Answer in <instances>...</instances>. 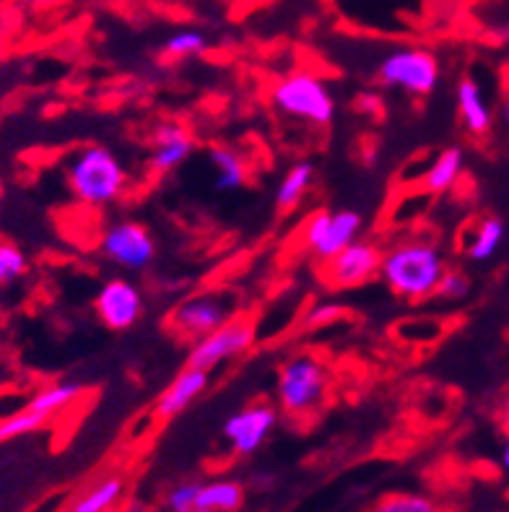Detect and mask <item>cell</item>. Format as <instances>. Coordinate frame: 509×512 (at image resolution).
Listing matches in <instances>:
<instances>
[{
	"label": "cell",
	"mask_w": 509,
	"mask_h": 512,
	"mask_svg": "<svg viewBox=\"0 0 509 512\" xmlns=\"http://www.w3.org/2000/svg\"><path fill=\"white\" fill-rule=\"evenodd\" d=\"M447 271L450 268L442 247L426 237L400 240L382 253V281L390 292L406 302H424L434 297Z\"/></svg>",
	"instance_id": "obj_1"
},
{
	"label": "cell",
	"mask_w": 509,
	"mask_h": 512,
	"mask_svg": "<svg viewBox=\"0 0 509 512\" xmlns=\"http://www.w3.org/2000/svg\"><path fill=\"white\" fill-rule=\"evenodd\" d=\"M65 180L86 206H112L128 190L130 175L120 156L107 146H84L65 164Z\"/></svg>",
	"instance_id": "obj_2"
},
{
	"label": "cell",
	"mask_w": 509,
	"mask_h": 512,
	"mask_svg": "<svg viewBox=\"0 0 509 512\" xmlns=\"http://www.w3.org/2000/svg\"><path fill=\"white\" fill-rule=\"evenodd\" d=\"M273 110L291 120H302L310 125H330L336 117V97L323 78L312 73H289L278 78L271 89Z\"/></svg>",
	"instance_id": "obj_3"
},
{
	"label": "cell",
	"mask_w": 509,
	"mask_h": 512,
	"mask_svg": "<svg viewBox=\"0 0 509 512\" xmlns=\"http://www.w3.org/2000/svg\"><path fill=\"white\" fill-rule=\"evenodd\" d=\"M330 372L315 354H294L278 370V406L289 416L320 409L328 393Z\"/></svg>",
	"instance_id": "obj_4"
},
{
	"label": "cell",
	"mask_w": 509,
	"mask_h": 512,
	"mask_svg": "<svg viewBox=\"0 0 509 512\" xmlns=\"http://www.w3.org/2000/svg\"><path fill=\"white\" fill-rule=\"evenodd\" d=\"M377 81L408 97H429L439 86V60L424 47H398L377 63Z\"/></svg>",
	"instance_id": "obj_5"
},
{
	"label": "cell",
	"mask_w": 509,
	"mask_h": 512,
	"mask_svg": "<svg viewBox=\"0 0 509 512\" xmlns=\"http://www.w3.org/2000/svg\"><path fill=\"white\" fill-rule=\"evenodd\" d=\"M239 299L232 292H198L185 297L169 312V328L185 341H200L232 318H237Z\"/></svg>",
	"instance_id": "obj_6"
},
{
	"label": "cell",
	"mask_w": 509,
	"mask_h": 512,
	"mask_svg": "<svg viewBox=\"0 0 509 512\" xmlns=\"http://www.w3.org/2000/svg\"><path fill=\"white\" fill-rule=\"evenodd\" d=\"M361 232H364V216L354 208L317 211L304 224L302 242L317 260L328 263L330 258H336L341 253L343 247L359 240Z\"/></svg>",
	"instance_id": "obj_7"
},
{
	"label": "cell",
	"mask_w": 509,
	"mask_h": 512,
	"mask_svg": "<svg viewBox=\"0 0 509 512\" xmlns=\"http://www.w3.org/2000/svg\"><path fill=\"white\" fill-rule=\"evenodd\" d=\"M99 250L112 266L128 273L149 271L156 260L154 234L138 221H115L112 227L104 229Z\"/></svg>",
	"instance_id": "obj_8"
},
{
	"label": "cell",
	"mask_w": 509,
	"mask_h": 512,
	"mask_svg": "<svg viewBox=\"0 0 509 512\" xmlns=\"http://www.w3.org/2000/svg\"><path fill=\"white\" fill-rule=\"evenodd\" d=\"M255 336H258L255 333V320L247 318V315H237V318H232L213 333H208L206 338L195 341L187 364L211 372L213 367H219V364L242 357L245 351H250V346L255 344Z\"/></svg>",
	"instance_id": "obj_9"
},
{
	"label": "cell",
	"mask_w": 509,
	"mask_h": 512,
	"mask_svg": "<svg viewBox=\"0 0 509 512\" xmlns=\"http://www.w3.org/2000/svg\"><path fill=\"white\" fill-rule=\"evenodd\" d=\"M276 424L278 411L273 409L271 403H250L245 409L226 416L221 435H224L226 445L232 448V453L242 455V458H250L273 435Z\"/></svg>",
	"instance_id": "obj_10"
},
{
	"label": "cell",
	"mask_w": 509,
	"mask_h": 512,
	"mask_svg": "<svg viewBox=\"0 0 509 512\" xmlns=\"http://www.w3.org/2000/svg\"><path fill=\"white\" fill-rule=\"evenodd\" d=\"M382 250L374 242L356 240L325 263V281L336 289H356L380 276Z\"/></svg>",
	"instance_id": "obj_11"
},
{
	"label": "cell",
	"mask_w": 509,
	"mask_h": 512,
	"mask_svg": "<svg viewBox=\"0 0 509 512\" xmlns=\"http://www.w3.org/2000/svg\"><path fill=\"white\" fill-rule=\"evenodd\" d=\"M94 310L110 331H128L141 320L143 294L133 281L110 279L94 297Z\"/></svg>",
	"instance_id": "obj_12"
},
{
	"label": "cell",
	"mask_w": 509,
	"mask_h": 512,
	"mask_svg": "<svg viewBox=\"0 0 509 512\" xmlns=\"http://www.w3.org/2000/svg\"><path fill=\"white\" fill-rule=\"evenodd\" d=\"M195 141L187 133L185 125L174 123H159L154 130V143H151V156L149 167L154 169L156 175H167L174 172L177 167L187 162V156L193 154Z\"/></svg>",
	"instance_id": "obj_13"
},
{
	"label": "cell",
	"mask_w": 509,
	"mask_h": 512,
	"mask_svg": "<svg viewBox=\"0 0 509 512\" xmlns=\"http://www.w3.org/2000/svg\"><path fill=\"white\" fill-rule=\"evenodd\" d=\"M208 383H211V372L187 364L185 370L174 377L172 385L159 396V401H156L154 406V416L156 419H162V422L180 416L182 411L190 409V406L206 393Z\"/></svg>",
	"instance_id": "obj_14"
},
{
	"label": "cell",
	"mask_w": 509,
	"mask_h": 512,
	"mask_svg": "<svg viewBox=\"0 0 509 512\" xmlns=\"http://www.w3.org/2000/svg\"><path fill=\"white\" fill-rule=\"evenodd\" d=\"M455 102H458V115L463 128L471 136H486L494 125V110L484 94V86L476 78L463 76L455 89Z\"/></svg>",
	"instance_id": "obj_15"
},
{
	"label": "cell",
	"mask_w": 509,
	"mask_h": 512,
	"mask_svg": "<svg viewBox=\"0 0 509 512\" xmlns=\"http://www.w3.org/2000/svg\"><path fill=\"white\" fill-rule=\"evenodd\" d=\"M465 167H468V156H465V151L460 149V146H450V149L442 151V154L424 169V175H421V188L429 195L447 193V190H452L458 185Z\"/></svg>",
	"instance_id": "obj_16"
},
{
	"label": "cell",
	"mask_w": 509,
	"mask_h": 512,
	"mask_svg": "<svg viewBox=\"0 0 509 512\" xmlns=\"http://www.w3.org/2000/svg\"><path fill=\"white\" fill-rule=\"evenodd\" d=\"M504 237H507L504 221L499 216H486L471 232V240L465 245V258L471 263H489L502 250Z\"/></svg>",
	"instance_id": "obj_17"
},
{
	"label": "cell",
	"mask_w": 509,
	"mask_h": 512,
	"mask_svg": "<svg viewBox=\"0 0 509 512\" xmlns=\"http://www.w3.org/2000/svg\"><path fill=\"white\" fill-rule=\"evenodd\" d=\"M123 494V476H104L97 484H91L84 494H78L68 512H112L117 507V502L123 500Z\"/></svg>",
	"instance_id": "obj_18"
},
{
	"label": "cell",
	"mask_w": 509,
	"mask_h": 512,
	"mask_svg": "<svg viewBox=\"0 0 509 512\" xmlns=\"http://www.w3.org/2000/svg\"><path fill=\"white\" fill-rule=\"evenodd\" d=\"M315 175H317L315 164L307 162V159L294 164V167L284 175L281 185H278V193H276L278 211H294V208L307 198L312 185H315Z\"/></svg>",
	"instance_id": "obj_19"
},
{
	"label": "cell",
	"mask_w": 509,
	"mask_h": 512,
	"mask_svg": "<svg viewBox=\"0 0 509 512\" xmlns=\"http://www.w3.org/2000/svg\"><path fill=\"white\" fill-rule=\"evenodd\" d=\"M208 159H211L213 164L216 188H219L221 193H232V190H239L247 182V164L239 151L226 149V146H213V149L208 151Z\"/></svg>",
	"instance_id": "obj_20"
},
{
	"label": "cell",
	"mask_w": 509,
	"mask_h": 512,
	"mask_svg": "<svg viewBox=\"0 0 509 512\" xmlns=\"http://www.w3.org/2000/svg\"><path fill=\"white\" fill-rule=\"evenodd\" d=\"M245 502V489L239 481L216 479L200 484L198 507L208 512H237Z\"/></svg>",
	"instance_id": "obj_21"
},
{
	"label": "cell",
	"mask_w": 509,
	"mask_h": 512,
	"mask_svg": "<svg viewBox=\"0 0 509 512\" xmlns=\"http://www.w3.org/2000/svg\"><path fill=\"white\" fill-rule=\"evenodd\" d=\"M84 396V385L81 383H55L47 385L45 390H39L32 401L26 403L32 411H39L45 416H55L58 411L68 409L73 401Z\"/></svg>",
	"instance_id": "obj_22"
},
{
	"label": "cell",
	"mask_w": 509,
	"mask_h": 512,
	"mask_svg": "<svg viewBox=\"0 0 509 512\" xmlns=\"http://www.w3.org/2000/svg\"><path fill=\"white\" fill-rule=\"evenodd\" d=\"M208 47H211V42H208V37L200 29H182V32H174L164 42V55L174 60H187L208 52Z\"/></svg>",
	"instance_id": "obj_23"
},
{
	"label": "cell",
	"mask_w": 509,
	"mask_h": 512,
	"mask_svg": "<svg viewBox=\"0 0 509 512\" xmlns=\"http://www.w3.org/2000/svg\"><path fill=\"white\" fill-rule=\"evenodd\" d=\"M367 512H442V507L432 497H426V494L398 492L377 500Z\"/></svg>",
	"instance_id": "obj_24"
},
{
	"label": "cell",
	"mask_w": 509,
	"mask_h": 512,
	"mask_svg": "<svg viewBox=\"0 0 509 512\" xmlns=\"http://www.w3.org/2000/svg\"><path fill=\"white\" fill-rule=\"evenodd\" d=\"M47 422H50V416L39 414V411H32L26 406V409L16 411V414L0 419V445L8 440H16V437L32 435V432L45 427Z\"/></svg>",
	"instance_id": "obj_25"
},
{
	"label": "cell",
	"mask_w": 509,
	"mask_h": 512,
	"mask_svg": "<svg viewBox=\"0 0 509 512\" xmlns=\"http://www.w3.org/2000/svg\"><path fill=\"white\" fill-rule=\"evenodd\" d=\"M26 268V255L21 247L11 245V242H0V286L16 284L19 279H24Z\"/></svg>",
	"instance_id": "obj_26"
},
{
	"label": "cell",
	"mask_w": 509,
	"mask_h": 512,
	"mask_svg": "<svg viewBox=\"0 0 509 512\" xmlns=\"http://www.w3.org/2000/svg\"><path fill=\"white\" fill-rule=\"evenodd\" d=\"M200 484L198 481H180L174 484L167 494V510L169 512H190L198 507Z\"/></svg>",
	"instance_id": "obj_27"
},
{
	"label": "cell",
	"mask_w": 509,
	"mask_h": 512,
	"mask_svg": "<svg viewBox=\"0 0 509 512\" xmlns=\"http://www.w3.org/2000/svg\"><path fill=\"white\" fill-rule=\"evenodd\" d=\"M468 294H471V279L463 271H447L445 279L439 281L434 297H439L442 302H463Z\"/></svg>",
	"instance_id": "obj_28"
},
{
	"label": "cell",
	"mask_w": 509,
	"mask_h": 512,
	"mask_svg": "<svg viewBox=\"0 0 509 512\" xmlns=\"http://www.w3.org/2000/svg\"><path fill=\"white\" fill-rule=\"evenodd\" d=\"M343 318V307L338 302H320V305L312 307L307 315H304V328L317 331V328H328V325L338 323Z\"/></svg>",
	"instance_id": "obj_29"
},
{
	"label": "cell",
	"mask_w": 509,
	"mask_h": 512,
	"mask_svg": "<svg viewBox=\"0 0 509 512\" xmlns=\"http://www.w3.org/2000/svg\"><path fill=\"white\" fill-rule=\"evenodd\" d=\"M356 107H359L361 115L374 117V120L385 117V99L377 91H361L359 97H356Z\"/></svg>",
	"instance_id": "obj_30"
},
{
	"label": "cell",
	"mask_w": 509,
	"mask_h": 512,
	"mask_svg": "<svg viewBox=\"0 0 509 512\" xmlns=\"http://www.w3.org/2000/svg\"><path fill=\"white\" fill-rule=\"evenodd\" d=\"M276 484L278 479L273 471H258V474H252V489H258V492H271Z\"/></svg>",
	"instance_id": "obj_31"
},
{
	"label": "cell",
	"mask_w": 509,
	"mask_h": 512,
	"mask_svg": "<svg viewBox=\"0 0 509 512\" xmlns=\"http://www.w3.org/2000/svg\"><path fill=\"white\" fill-rule=\"evenodd\" d=\"M499 427L504 429V435H509V393L499 403Z\"/></svg>",
	"instance_id": "obj_32"
},
{
	"label": "cell",
	"mask_w": 509,
	"mask_h": 512,
	"mask_svg": "<svg viewBox=\"0 0 509 512\" xmlns=\"http://www.w3.org/2000/svg\"><path fill=\"white\" fill-rule=\"evenodd\" d=\"M499 468H502L504 474L509 476V435L504 437V442H502V450H499Z\"/></svg>",
	"instance_id": "obj_33"
},
{
	"label": "cell",
	"mask_w": 509,
	"mask_h": 512,
	"mask_svg": "<svg viewBox=\"0 0 509 512\" xmlns=\"http://www.w3.org/2000/svg\"><path fill=\"white\" fill-rule=\"evenodd\" d=\"M499 120L509 128V89L502 94V102H499Z\"/></svg>",
	"instance_id": "obj_34"
},
{
	"label": "cell",
	"mask_w": 509,
	"mask_h": 512,
	"mask_svg": "<svg viewBox=\"0 0 509 512\" xmlns=\"http://www.w3.org/2000/svg\"><path fill=\"white\" fill-rule=\"evenodd\" d=\"M190 512H208V510H203V507H195V510H190Z\"/></svg>",
	"instance_id": "obj_35"
},
{
	"label": "cell",
	"mask_w": 509,
	"mask_h": 512,
	"mask_svg": "<svg viewBox=\"0 0 509 512\" xmlns=\"http://www.w3.org/2000/svg\"><path fill=\"white\" fill-rule=\"evenodd\" d=\"M0 471H3V461H0Z\"/></svg>",
	"instance_id": "obj_36"
}]
</instances>
